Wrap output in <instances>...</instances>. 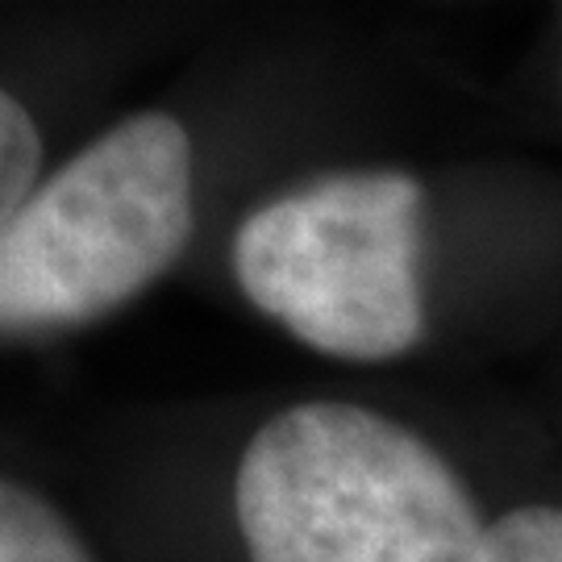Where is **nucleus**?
Masks as SVG:
<instances>
[{"mask_svg": "<svg viewBox=\"0 0 562 562\" xmlns=\"http://www.w3.org/2000/svg\"><path fill=\"white\" fill-rule=\"evenodd\" d=\"M42 138L30 109L4 92L0 97V217H18L25 201L42 188Z\"/></svg>", "mask_w": 562, "mask_h": 562, "instance_id": "obj_5", "label": "nucleus"}, {"mask_svg": "<svg viewBox=\"0 0 562 562\" xmlns=\"http://www.w3.org/2000/svg\"><path fill=\"white\" fill-rule=\"evenodd\" d=\"M234 276L308 350L401 359L425 338L422 183L371 167L288 188L241 217Z\"/></svg>", "mask_w": 562, "mask_h": 562, "instance_id": "obj_3", "label": "nucleus"}, {"mask_svg": "<svg viewBox=\"0 0 562 562\" xmlns=\"http://www.w3.org/2000/svg\"><path fill=\"white\" fill-rule=\"evenodd\" d=\"M487 562H562V508L525 504L487 525Z\"/></svg>", "mask_w": 562, "mask_h": 562, "instance_id": "obj_6", "label": "nucleus"}, {"mask_svg": "<svg viewBox=\"0 0 562 562\" xmlns=\"http://www.w3.org/2000/svg\"><path fill=\"white\" fill-rule=\"evenodd\" d=\"M188 241V130L159 109L134 113L0 222V325L25 338L101 322L159 283Z\"/></svg>", "mask_w": 562, "mask_h": 562, "instance_id": "obj_2", "label": "nucleus"}, {"mask_svg": "<svg viewBox=\"0 0 562 562\" xmlns=\"http://www.w3.org/2000/svg\"><path fill=\"white\" fill-rule=\"evenodd\" d=\"M234 504L250 562H487L459 471L362 404H296L259 425Z\"/></svg>", "mask_w": 562, "mask_h": 562, "instance_id": "obj_1", "label": "nucleus"}, {"mask_svg": "<svg viewBox=\"0 0 562 562\" xmlns=\"http://www.w3.org/2000/svg\"><path fill=\"white\" fill-rule=\"evenodd\" d=\"M0 562H97L55 504L25 483L0 487Z\"/></svg>", "mask_w": 562, "mask_h": 562, "instance_id": "obj_4", "label": "nucleus"}]
</instances>
